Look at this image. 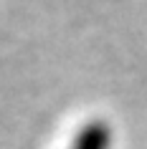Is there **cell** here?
I'll list each match as a JSON object with an SVG mask.
<instances>
[{"instance_id": "6da1fadb", "label": "cell", "mask_w": 147, "mask_h": 149, "mask_svg": "<svg viewBox=\"0 0 147 149\" xmlns=\"http://www.w3.org/2000/svg\"><path fill=\"white\" fill-rule=\"evenodd\" d=\"M112 144V132L104 121H89L81 126V132L74 136L71 149H109Z\"/></svg>"}]
</instances>
